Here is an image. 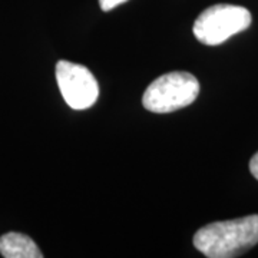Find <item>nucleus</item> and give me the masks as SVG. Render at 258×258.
<instances>
[{
    "label": "nucleus",
    "instance_id": "f257e3e1",
    "mask_svg": "<svg viewBox=\"0 0 258 258\" xmlns=\"http://www.w3.org/2000/svg\"><path fill=\"white\" fill-rule=\"evenodd\" d=\"M258 244V215L212 222L197 231L194 245L208 258H232Z\"/></svg>",
    "mask_w": 258,
    "mask_h": 258
},
{
    "label": "nucleus",
    "instance_id": "f03ea898",
    "mask_svg": "<svg viewBox=\"0 0 258 258\" xmlns=\"http://www.w3.org/2000/svg\"><path fill=\"white\" fill-rule=\"evenodd\" d=\"M200 93V82L188 72H171L155 79L142 96L144 108L154 113H169L191 105Z\"/></svg>",
    "mask_w": 258,
    "mask_h": 258
},
{
    "label": "nucleus",
    "instance_id": "7ed1b4c3",
    "mask_svg": "<svg viewBox=\"0 0 258 258\" xmlns=\"http://www.w3.org/2000/svg\"><path fill=\"white\" fill-rule=\"evenodd\" d=\"M251 22V13L242 6L215 5L204 10L197 18L192 32L201 43L217 46L248 29Z\"/></svg>",
    "mask_w": 258,
    "mask_h": 258
},
{
    "label": "nucleus",
    "instance_id": "20e7f679",
    "mask_svg": "<svg viewBox=\"0 0 258 258\" xmlns=\"http://www.w3.org/2000/svg\"><path fill=\"white\" fill-rule=\"evenodd\" d=\"M56 81L64 102L75 111L91 108L99 96L98 81L82 64L59 60L56 64Z\"/></svg>",
    "mask_w": 258,
    "mask_h": 258
},
{
    "label": "nucleus",
    "instance_id": "39448f33",
    "mask_svg": "<svg viewBox=\"0 0 258 258\" xmlns=\"http://www.w3.org/2000/svg\"><path fill=\"white\" fill-rule=\"evenodd\" d=\"M0 254L5 258L43 257L36 242L20 232H8L0 237Z\"/></svg>",
    "mask_w": 258,
    "mask_h": 258
},
{
    "label": "nucleus",
    "instance_id": "423d86ee",
    "mask_svg": "<svg viewBox=\"0 0 258 258\" xmlns=\"http://www.w3.org/2000/svg\"><path fill=\"white\" fill-rule=\"evenodd\" d=\"M125 2H128V0H99V6L103 12H109V10L118 8L119 5L125 3Z\"/></svg>",
    "mask_w": 258,
    "mask_h": 258
},
{
    "label": "nucleus",
    "instance_id": "0eeeda50",
    "mask_svg": "<svg viewBox=\"0 0 258 258\" xmlns=\"http://www.w3.org/2000/svg\"><path fill=\"white\" fill-rule=\"evenodd\" d=\"M249 171H251V174L254 175V178L258 179V152L254 157L251 158V161H249Z\"/></svg>",
    "mask_w": 258,
    "mask_h": 258
}]
</instances>
